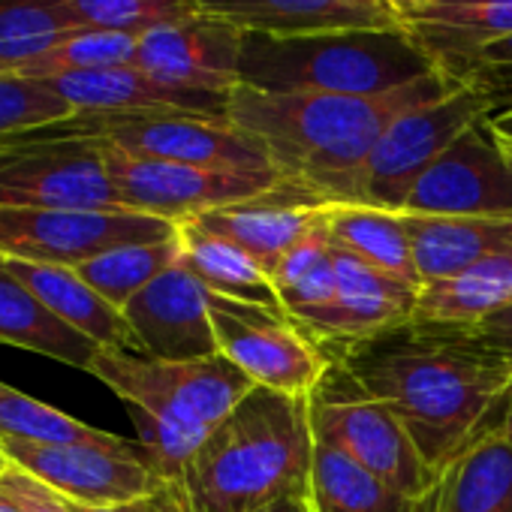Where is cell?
I'll list each match as a JSON object with an SVG mask.
<instances>
[{"instance_id": "11", "label": "cell", "mask_w": 512, "mask_h": 512, "mask_svg": "<svg viewBox=\"0 0 512 512\" xmlns=\"http://www.w3.org/2000/svg\"><path fill=\"white\" fill-rule=\"evenodd\" d=\"M175 232L178 223L130 208L64 211L0 205V253L37 263H61L73 269L106 250L163 241Z\"/></svg>"}, {"instance_id": "32", "label": "cell", "mask_w": 512, "mask_h": 512, "mask_svg": "<svg viewBox=\"0 0 512 512\" xmlns=\"http://www.w3.org/2000/svg\"><path fill=\"white\" fill-rule=\"evenodd\" d=\"M181 260V241L178 232L163 241H145V244H124L115 250H106L94 260L76 266L82 281H88L106 302L124 311V305L142 293L151 281H157L163 272H169Z\"/></svg>"}, {"instance_id": "10", "label": "cell", "mask_w": 512, "mask_h": 512, "mask_svg": "<svg viewBox=\"0 0 512 512\" xmlns=\"http://www.w3.org/2000/svg\"><path fill=\"white\" fill-rule=\"evenodd\" d=\"M67 133L109 142L127 154L172 160L220 172H278L266 148L229 118L205 115H73L58 124ZM281 175V172H278ZM284 178V175H281Z\"/></svg>"}, {"instance_id": "6", "label": "cell", "mask_w": 512, "mask_h": 512, "mask_svg": "<svg viewBox=\"0 0 512 512\" xmlns=\"http://www.w3.org/2000/svg\"><path fill=\"white\" fill-rule=\"evenodd\" d=\"M491 112L494 106L482 91L461 85L434 103L398 115L383 130L365 163L353 172L341 202H356V205H371L401 214L407 208L413 187L437 163V157L467 127L488 118Z\"/></svg>"}, {"instance_id": "19", "label": "cell", "mask_w": 512, "mask_h": 512, "mask_svg": "<svg viewBox=\"0 0 512 512\" xmlns=\"http://www.w3.org/2000/svg\"><path fill=\"white\" fill-rule=\"evenodd\" d=\"M76 115H205L226 118V94H205L166 85L139 67L97 73H64L43 79Z\"/></svg>"}, {"instance_id": "12", "label": "cell", "mask_w": 512, "mask_h": 512, "mask_svg": "<svg viewBox=\"0 0 512 512\" xmlns=\"http://www.w3.org/2000/svg\"><path fill=\"white\" fill-rule=\"evenodd\" d=\"M16 467L55 488L70 503L124 506L151 497L163 479L148 464L142 446L115 437L109 443H28L0 440Z\"/></svg>"}, {"instance_id": "25", "label": "cell", "mask_w": 512, "mask_h": 512, "mask_svg": "<svg viewBox=\"0 0 512 512\" xmlns=\"http://www.w3.org/2000/svg\"><path fill=\"white\" fill-rule=\"evenodd\" d=\"M0 344L40 353L79 371H88L103 350L97 341L55 317L22 281L4 269H0Z\"/></svg>"}, {"instance_id": "17", "label": "cell", "mask_w": 512, "mask_h": 512, "mask_svg": "<svg viewBox=\"0 0 512 512\" xmlns=\"http://www.w3.org/2000/svg\"><path fill=\"white\" fill-rule=\"evenodd\" d=\"M124 320L136 350L163 362H190L217 356V338L208 314V290L178 260L124 305Z\"/></svg>"}, {"instance_id": "41", "label": "cell", "mask_w": 512, "mask_h": 512, "mask_svg": "<svg viewBox=\"0 0 512 512\" xmlns=\"http://www.w3.org/2000/svg\"><path fill=\"white\" fill-rule=\"evenodd\" d=\"M250 512H314V506L305 491V494H287L281 500H272V503H266L260 509H250Z\"/></svg>"}, {"instance_id": "34", "label": "cell", "mask_w": 512, "mask_h": 512, "mask_svg": "<svg viewBox=\"0 0 512 512\" xmlns=\"http://www.w3.org/2000/svg\"><path fill=\"white\" fill-rule=\"evenodd\" d=\"M136 55H139V37L82 28V31L70 34L61 46H55L49 55H43L31 67H25L19 76L52 79V76H64V73H97V70H115V67H136Z\"/></svg>"}, {"instance_id": "29", "label": "cell", "mask_w": 512, "mask_h": 512, "mask_svg": "<svg viewBox=\"0 0 512 512\" xmlns=\"http://www.w3.org/2000/svg\"><path fill=\"white\" fill-rule=\"evenodd\" d=\"M178 241L184 266L208 293L256 305H281L269 272L232 241L196 226L193 220L178 223Z\"/></svg>"}, {"instance_id": "40", "label": "cell", "mask_w": 512, "mask_h": 512, "mask_svg": "<svg viewBox=\"0 0 512 512\" xmlns=\"http://www.w3.org/2000/svg\"><path fill=\"white\" fill-rule=\"evenodd\" d=\"M145 503H148V512H193L181 482H163Z\"/></svg>"}, {"instance_id": "46", "label": "cell", "mask_w": 512, "mask_h": 512, "mask_svg": "<svg viewBox=\"0 0 512 512\" xmlns=\"http://www.w3.org/2000/svg\"><path fill=\"white\" fill-rule=\"evenodd\" d=\"M0 512H22V506H19L4 488H0Z\"/></svg>"}, {"instance_id": "15", "label": "cell", "mask_w": 512, "mask_h": 512, "mask_svg": "<svg viewBox=\"0 0 512 512\" xmlns=\"http://www.w3.org/2000/svg\"><path fill=\"white\" fill-rule=\"evenodd\" d=\"M419 290L335 247V299L296 323L332 356L410 323Z\"/></svg>"}, {"instance_id": "22", "label": "cell", "mask_w": 512, "mask_h": 512, "mask_svg": "<svg viewBox=\"0 0 512 512\" xmlns=\"http://www.w3.org/2000/svg\"><path fill=\"white\" fill-rule=\"evenodd\" d=\"M401 19L407 34L446 73L485 46L512 40V0H443Z\"/></svg>"}, {"instance_id": "21", "label": "cell", "mask_w": 512, "mask_h": 512, "mask_svg": "<svg viewBox=\"0 0 512 512\" xmlns=\"http://www.w3.org/2000/svg\"><path fill=\"white\" fill-rule=\"evenodd\" d=\"M0 269L22 281L55 317H61L67 326L97 341L103 350L139 353L136 338L124 320V311L106 302L88 281H82V275L73 266L19 260V256L0 253Z\"/></svg>"}, {"instance_id": "7", "label": "cell", "mask_w": 512, "mask_h": 512, "mask_svg": "<svg viewBox=\"0 0 512 512\" xmlns=\"http://www.w3.org/2000/svg\"><path fill=\"white\" fill-rule=\"evenodd\" d=\"M314 437L341 449L395 491L425 500L437 473L419 455L401 419L365 392L344 368L329 365L326 377L308 398Z\"/></svg>"}, {"instance_id": "33", "label": "cell", "mask_w": 512, "mask_h": 512, "mask_svg": "<svg viewBox=\"0 0 512 512\" xmlns=\"http://www.w3.org/2000/svg\"><path fill=\"white\" fill-rule=\"evenodd\" d=\"M118 434L94 428L0 380V440L28 443H109Z\"/></svg>"}, {"instance_id": "14", "label": "cell", "mask_w": 512, "mask_h": 512, "mask_svg": "<svg viewBox=\"0 0 512 512\" xmlns=\"http://www.w3.org/2000/svg\"><path fill=\"white\" fill-rule=\"evenodd\" d=\"M401 214L512 220V154L488 118L467 127L419 178Z\"/></svg>"}, {"instance_id": "5", "label": "cell", "mask_w": 512, "mask_h": 512, "mask_svg": "<svg viewBox=\"0 0 512 512\" xmlns=\"http://www.w3.org/2000/svg\"><path fill=\"white\" fill-rule=\"evenodd\" d=\"M440 70L407 28H350L299 37L244 34L241 85L269 94L377 97Z\"/></svg>"}, {"instance_id": "24", "label": "cell", "mask_w": 512, "mask_h": 512, "mask_svg": "<svg viewBox=\"0 0 512 512\" xmlns=\"http://www.w3.org/2000/svg\"><path fill=\"white\" fill-rule=\"evenodd\" d=\"M422 512H512V443L500 428L452 458Z\"/></svg>"}, {"instance_id": "36", "label": "cell", "mask_w": 512, "mask_h": 512, "mask_svg": "<svg viewBox=\"0 0 512 512\" xmlns=\"http://www.w3.org/2000/svg\"><path fill=\"white\" fill-rule=\"evenodd\" d=\"M73 106L58 97L43 79L28 76H0V142L46 130L52 124L70 121Z\"/></svg>"}, {"instance_id": "1", "label": "cell", "mask_w": 512, "mask_h": 512, "mask_svg": "<svg viewBox=\"0 0 512 512\" xmlns=\"http://www.w3.org/2000/svg\"><path fill=\"white\" fill-rule=\"evenodd\" d=\"M383 401L440 473L482 434L500 428L512 365L461 329L404 323L329 356Z\"/></svg>"}, {"instance_id": "30", "label": "cell", "mask_w": 512, "mask_h": 512, "mask_svg": "<svg viewBox=\"0 0 512 512\" xmlns=\"http://www.w3.org/2000/svg\"><path fill=\"white\" fill-rule=\"evenodd\" d=\"M76 31L64 0H0V70L19 76Z\"/></svg>"}, {"instance_id": "39", "label": "cell", "mask_w": 512, "mask_h": 512, "mask_svg": "<svg viewBox=\"0 0 512 512\" xmlns=\"http://www.w3.org/2000/svg\"><path fill=\"white\" fill-rule=\"evenodd\" d=\"M467 338H473L479 347L491 350L494 356L506 359L512 365V302L488 317H482L479 323L461 329Z\"/></svg>"}, {"instance_id": "8", "label": "cell", "mask_w": 512, "mask_h": 512, "mask_svg": "<svg viewBox=\"0 0 512 512\" xmlns=\"http://www.w3.org/2000/svg\"><path fill=\"white\" fill-rule=\"evenodd\" d=\"M0 205L64 211L124 208L103 145L58 124L0 142Z\"/></svg>"}, {"instance_id": "16", "label": "cell", "mask_w": 512, "mask_h": 512, "mask_svg": "<svg viewBox=\"0 0 512 512\" xmlns=\"http://www.w3.org/2000/svg\"><path fill=\"white\" fill-rule=\"evenodd\" d=\"M244 34L226 19L196 13L139 37L136 67L175 88L229 97L241 85Z\"/></svg>"}, {"instance_id": "43", "label": "cell", "mask_w": 512, "mask_h": 512, "mask_svg": "<svg viewBox=\"0 0 512 512\" xmlns=\"http://www.w3.org/2000/svg\"><path fill=\"white\" fill-rule=\"evenodd\" d=\"M145 500L124 503V506H82V503H70V506H73V512H148V503Z\"/></svg>"}, {"instance_id": "35", "label": "cell", "mask_w": 512, "mask_h": 512, "mask_svg": "<svg viewBox=\"0 0 512 512\" xmlns=\"http://www.w3.org/2000/svg\"><path fill=\"white\" fill-rule=\"evenodd\" d=\"M79 28L145 37L154 28L184 22L199 10L196 0H64Z\"/></svg>"}, {"instance_id": "48", "label": "cell", "mask_w": 512, "mask_h": 512, "mask_svg": "<svg viewBox=\"0 0 512 512\" xmlns=\"http://www.w3.org/2000/svg\"><path fill=\"white\" fill-rule=\"evenodd\" d=\"M0 76H7V73H4V70H0Z\"/></svg>"}, {"instance_id": "47", "label": "cell", "mask_w": 512, "mask_h": 512, "mask_svg": "<svg viewBox=\"0 0 512 512\" xmlns=\"http://www.w3.org/2000/svg\"><path fill=\"white\" fill-rule=\"evenodd\" d=\"M10 470V458L4 455V452H0V479H4V473Z\"/></svg>"}, {"instance_id": "28", "label": "cell", "mask_w": 512, "mask_h": 512, "mask_svg": "<svg viewBox=\"0 0 512 512\" xmlns=\"http://www.w3.org/2000/svg\"><path fill=\"white\" fill-rule=\"evenodd\" d=\"M308 497L314 512H422L425 500H413L380 476L365 470L341 449L314 437V461Z\"/></svg>"}, {"instance_id": "27", "label": "cell", "mask_w": 512, "mask_h": 512, "mask_svg": "<svg viewBox=\"0 0 512 512\" xmlns=\"http://www.w3.org/2000/svg\"><path fill=\"white\" fill-rule=\"evenodd\" d=\"M326 223H329L335 247L347 250L356 260L392 278L422 287L416 263H413L410 235L398 211H383V208L356 205V202H329Z\"/></svg>"}, {"instance_id": "26", "label": "cell", "mask_w": 512, "mask_h": 512, "mask_svg": "<svg viewBox=\"0 0 512 512\" xmlns=\"http://www.w3.org/2000/svg\"><path fill=\"white\" fill-rule=\"evenodd\" d=\"M512 302V250L494 253L473 269L425 284L416 296L413 323L467 329Z\"/></svg>"}, {"instance_id": "9", "label": "cell", "mask_w": 512, "mask_h": 512, "mask_svg": "<svg viewBox=\"0 0 512 512\" xmlns=\"http://www.w3.org/2000/svg\"><path fill=\"white\" fill-rule=\"evenodd\" d=\"M208 314L217 353L253 386L311 398L332 365L323 347L281 305H256L208 293Z\"/></svg>"}, {"instance_id": "2", "label": "cell", "mask_w": 512, "mask_h": 512, "mask_svg": "<svg viewBox=\"0 0 512 512\" xmlns=\"http://www.w3.org/2000/svg\"><path fill=\"white\" fill-rule=\"evenodd\" d=\"M461 88L446 70L377 97L347 94H269L238 85L226 118L260 142L272 166L326 202H341L353 172L365 163L383 130L404 112Z\"/></svg>"}, {"instance_id": "37", "label": "cell", "mask_w": 512, "mask_h": 512, "mask_svg": "<svg viewBox=\"0 0 512 512\" xmlns=\"http://www.w3.org/2000/svg\"><path fill=\"white\" fill-rule=\"evenodd\" d=\"M449 76H455L461 85L482 91L491 100L494 112L512 109V40L485 46L473 58L458 64Z\"/></svg>"}, {"instance_id": "23", "label": "cell", "mask_w": 512, "mask_h": 512, "mask_svg": "<svg viewBox=\"0 0 512 512\" xmlns=\"http://www.w3.org/2000/svg\"><path fill=\"white\" fill-rule=\"evenodd\" d=\"M422 287L449 281L494 253L512 250V220L401 214Z\"/></svg>"}, {"instance_id": "45", "label": "cell", "mask_w": 512, "mask_h": 512, "mask_svg": "<svg viewBox=\"0 0 512 512\" xmlns=\"http://www.w3.org/2000/svg\"><path fill=\"white\" fill-rule=\"evenodd\" d=\"M500 431L506 434V440L512 443V392H509V401H506V410H503V422H500Z\"/></svg>"}, {"instance_id": "44", "label": "cell", "mask_w": 512, "mask_h": 512, "mask_svg": "<svg viewBox=\"0 0 512 512\" xmlns=\"http://www.w3.org/2000/svg\"><path fill=\"white\" fill-rule=\"evenodd\" d=\"M386 4L398 13V16H404V13H410V10H419V7H431V4H443V0H386Z\"/></svg>"}, {"instance_id": "38", "label": "cell", "mask_w": 512, "mask_h": 512, "mask_svg": "<svg viewBox=\"0 0 512 512\" xmlns=\"http://www.w3.org/2000/svg\"><path fill=\"white\" fill-rule=\"evenodd\" d=\"M0 488L22 506V512H73L67 497H61L55 488H49L37 476L25 473L13 461H10V470L4 473V479H0Z\"/></svg>"}, {"instance_id": "18", "label": "cell", "mask_w": 512, "mask_h": 512, "mask_svg": "<svg viewBox=\"0 0 512 512\" xmlns=\"http://www.w3.org/2000/svg\"><path fill=\"white\" fill-rule=\"evenodd\" d=\"M326 205L329 202L320 199L311 187L281 178L272 190L205 211L193 217V223L241 247L272 278V269L320 223Z\"/></svg>"}, {"instance_id": "3", "label": "cell", "mask_w": 512, "mask_h": 512, "mask_svg": "<svg viewBox=\"0 0 512 512\" xmlns=\"http://www.w3.org/2000/svg\"><path fill=\"white\" fill-rule=\"evenodd\" d=\"M314 461L308 398L253 386L178 479L193 512H250L305 494Z\"/></svg>"}, {"instance_id": "20", "label": "cell", "mask_w": 512, "mask_h": 512, "mask_svg": "<svg viewBox=\"0 0 512 512\" xmlns=\"http://www.w3.org/2000/svg\"><path fill=\"white\" fill-rule=\"evenodd\" d=\"M199 10L247 34L299 37L350 28H404L386 0H196Z\"/></svg>"}, {"instance_id": "42", "label": "cell", "mask_w": 512, "mask_h": 512, "mask_svg": "<svg viewBox=\"0 0 512 512\" xmlns=\"http://www.w3.org/2000/svg\"><path fill=\"white\" fill-rule=\"evenodd\" d=\"M488 127L497 136V142L512 154V109H500V112L488 115Z\"/></svg>"}, {"instance_id": "31", "label": "cell", "mask_w": 512, "mask_h": 512, "mask_svg": "<svg viewBox=\"0 0 512 512\" xmlns=\"http://www.w3.org/2000/svg\"><path fill=\"white\" fill-rule=\"evenodd\" d=\"M272 284L293 320H305L335 299V241L326 208L320 223L272 269Z\"/></svg>"}, {"instance_id": "13", "label": "cell", "mask_w": 512, "mask_h": 512, "mask_svg": "<svg viewBox=\"0 0 512 512\" xmlns=\"http://www.w3.org/2000/svg\"><path fill=\"white\" fill-rule=\"evenodd\" d=\"M100 145H103L106 166H109V175L115 181V190L124 208L154 214L172 223H184L205 211L253 199L281 181L278 172H266V175L220 172V169H202V166L127 154L109 142H100Z\"/></svg>"}, {"instance_id": "4", "label": "cell", "mask_w": 512, "mask_h": 512, "mask_svg": "<svg viewBox=\"0 0 512 512\" xmlns=\"http://www.w3.org/2000/svg\"><path fill=\"white\" fill-rule=\"evenodd\" d=\"M127 407L139 446L163 482H178L184 467L253 383L226 359L205 356L163 362L130 350H100L88 368Z\"/></svg>"}]
</instances>
